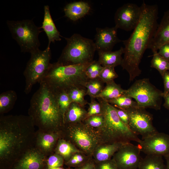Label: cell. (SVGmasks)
Segmentation results:
<instances>
[{
    "label": "cell",
    "instance_id": "obj_29",
    "mask_svg": "<svg viewBox=\"0 0 169 169\" xmlns=\"http://www.w3.org/2000/svg\"><path fill=\"white\" fill-rule=\"evenodd\" d=\"M107 101L113 106L123 110L138 107L136 101L133 100L131 97L125 95Z\"/></svg>",
    "mask_w": 169,
    "mask_h": 169
},
{
    "label": "cell",
    "instance_id": "obj_15",
    "mask_svg": "<svg viewBox=\"0 0 169 169\" xmlns=\"http://www.w3.org/2000/svg\"><path fill=\"white\" fill-rule=\"evenodd\" d=\"M46 157L34 147L23 154L11 169H42L46 161Z\"/></svg>",
    "mask_w": 169,
    "mask_h": 169
},
{
    "label": "cell",
    "instance_id": "obj_6",
    "mask_svg": "<svg viewBox=\"0 0 169 169\" xmlns=\"http://www.w3.org/2000/svg\"><path fill=\"white\" fill-rule=\"evenodd\" d=\"M60 134L61 138L69 141L89 156L92 155L96 147L102 143L98 131L83 122L64 124Z\"/></svg>",
    "mask_w": 169,
    "mask_h": 169
},
{
    "label": "cell",
    "instance_id": "obj_38",
    "mask_svg": "<svg viewBox=\"0 0 169 169\" xmlns=\"http://www.w3.org/2000/svg\"><path fill=\"white\" fill-rule=\"evenodd\" d=\"M94 163L95 169H119L113 158L99 162Z\"/></svg>",
    "mask_w": 169,
    "mask_h": 169
},
{
    "label": "cell",
    "instance_id": "obj_7",
    "mask_svg": "<svg viewBox=\"0 0 169 169\" xmlns=\"http://www.w3.org/2000/svg\"><path fill=\"white\" fill-rule=\"evenodd\" d=\"M67 44L57 62L64 65L85 64L93 61L96 50L95 42L77 33L65 38Z\"/></svg>",
    "mask_w": 169,
    "mask_h": 169
},
{
    "label": "cell",
    "instance_id": "obj_10",
    "mask_svg": "<svg viewBox=\"0 0 169 169\" xmlns=\"http://www.w3.org/2000/svg\"><path fill=\"white\" fill-rule=\"evenodd\" d=\"M163 93L149 79L144 78L136 80L126 90L124 95L134 99L138 107L158 110L161 108Z\"/></svg>",
    "mask_w": 169,
    "mask_h": 169
},
{
    "label": "cell",
    "instance_id": "obj_34",
    "mask_svg": "<svg viewBox=\"0 0 169 169\" xmlns=\"http://www.w3.org/2000/svg\"><path fill=\"white\" fill-rule=\"evenodd\" d=\"M118 77V75L115 71V67H103L99 78L105 83L106 84L114 81V79Z\"/></svg>",
    "mask_w": 169,
    "mask_h": 169
},
{
    "label": "cell",
    "instance_id": "obj_17",
    "mask_svg": "<svg viewBox=\"0 0 169 169\" xmlns=\"http://www.w3.org/2000/svg\"><path fill=\"white\" fill-rule=\"evenodd\" d=\"M61 138L60 132L36 131L34 147L47 157L54 153L59 140Z\"/></svg>",
    "mask_w": 169,
    "mask_h": 169
},
{
    "label": "cell",
    "instance_id": "obj_44",
    "mask_svg": "<svg viewBox=\"0 0 169 169\" xmlns=\"http://www.w3.org/2000/svg\"><path fill=\"white\" fill-rule=\"evenodd\" d=\"M162 96L164 100L163 105L165 108L169 110V92L165 94H163Z\"/></svg>",
    "mask_w": 169,
    "mask_h": 169
},
{
    "label": "cell",
    "instance_id": "obj_45",
    "mask_svg": "<svg viewBox=\"0 0 169 169\" xmlns=\"http://www.w3.org/2000/svg\"><path fill=\"white\" fill-rule=\"evenodd\" d=\"M166 161V169H169V155L164 156Z\"/></svg>",
    "mask_w": 169,
    "mask_h": 169
},
{
    "label": "cell",
    "instance_id": "obj_32",
    "mask_svg": "<svg viewBox=\"0 0 169 169\" xmlns=\"http://www.w3.org/2000/svg\"><path fill=\"white\" fill-rule=\"evenodd\" d=\"M54 90L55 92L58 105L64 119L65 114L72 102L65 91Z\"/></svg>",
    "mask_w": 169,
    "mask_h": 169
},
{
    "label": "cell",
    "instance_id": "obj_26",
    "mask_svg": "<svg viewBox=\"0 0 169 169\" xmlns=\"http://www.w3.org/2000/svg\"><path fill=\"white\" fill-rule=\"evenodd\" d=\"M162 156L147 155L141 158L138 169H166Z\"/></svg>",
    "mask_w": 169,
    "mask_h": 169
},
{
    "label": "cell",
    "instance_id": "obj_23",
    "mask_svg": "<svg viewBox=\"0 0 169 169\" xmlns=\"http://www.w3.org/2000/svg\"><path fill=\"white\" fill-rule=\"evenodd\" d=\"M87 111L84 107L72 102L66 111L64 117V123L83 122L87 118Z\"/></svg>",
    "mask_w": 169,
    "mask_h": 169
},
{
    "label": "cell",
    "instance_id": "obj_41",
    "mask_svg": "<svg viewBox=\"0 0 169 169\" xmlns=\"http://www.w3.org/2000/svg\"><path fill=\"white\" fill-rule=\"evenodd\" d=\"M163 80L164 91L163 94L169 92V72H165L161 76Z\"/></svg>",
    "mask_w": 169,
    "mask_h": 169
},
{
    "label": "cell",
    "instance_id": "obj_9",
    "mask_svg": "<svg viewBox=\"0 0 169 169\" xmlns=\"http://www.w3.org/2000/svg\"><path fill=\"white\" fill-rule=\"evenodd\" d=\"M7 23L22 52L31 53L39 49L40 43L38 37L40 28L36 26L32 20H8Z\"/></svg>",
    "mask_w": 169,
    "mask_h": 169
},
{
    "label": "cell",
    "instance_id": "obj_40",
    "mask_svg": "<svg viewBox=\"0 0 169 169\" xmlns=\"http://www.w3.org/2000/svg\"><path fill=\"white\" fill-rule=\"evenodd\" d=\"M158 54L169 61V43L161 46L158 49Z\"/></svg>",
    "mask_w": 169,
    "mask_h": 169
},
{
    "label": "cell",
    "instance_id": "obj_27",
    "mask_svg": "<svg viewBox=\"0 0 169 169\" xmlns=\"http://www.w3.org/2000/svg\"><path fill=\"white\" fill-rule=\"evenodd\" d=\"M15 91L9 90L2 93L0 95V114L3 115L10 111L13 108L17 100Z\"/></svg>",
    "mask_w": 169,
    "mask_h": 169
},
{
    "label": "cell",
    "instance_id": "obj_8",
    "mask_svg": "<svg viewBox=\"0 0 169 169\" xmlns=\"http://www.w3.org/2000/svg\"><path fill=\"white\" fill-rule=\"evenodd\" d=\"M23 75L25 79L24 92L30 93L34 85L42 81L52 64L50 63L51 53L50 48L44 50L38 49L31 53Z\"/></svg>",
    "mask_w": 169,
    "mask_h": 169
},
{
    "label": "cell",
    "instance_id": "obj_11",
    "mask_svg": "<svg viewBox=\"0 0 169 169\" xmlns=\"http://www.w3.org/2000/svg\"><path fill=\"white\" fill-rule=\"evenodd\" d=\"M146 109L135 107L124 110L128 114V126L135 134L141 135L143 139L158 132L153 124L152 115Z\"/></svg>",
    "mask_w": 169,
    "mask_h": 169
},
{
    "label": "cell",
    "instance_id": "obj_24",
    "mask_svg": "<svg viewBox=\"0 0 169 169\" xmlns=\"http://www.w3.org/2000/svg\"><path fill=\"white\" fill-rule=\"evenodd\" d=\"M54 153L62 156L66 162L75 154L83 153L70 142L60 138L58 141Z\"/></svg>",
    "mask_w": 169,
    "mask_h": 169
},
{
    "label": "cell",
    "instance_id": "obj_31",
    "mask_svg": "<svg viewBox=\"0 0 169 169\" xmlns=\"http://www.w3.org/2000/svg\"><path fill=\"white\" fill-rule=\"evenodd\" d=\"M151 67L157 70L161 76L169 71V61L159 55L158 52L153 53Z\"/></svg>",
    "mask_w": 169,
    "mask_h": 169
},
{
    "label": "cell",
    "instance_id": "obj_19",
    "mask_svg": "<svg viewBox=\"0 0 169 169\" xmlns=\"http://www.w3.org/2000/svg\"><path fill=\"white\" fill-rule=\"evenodd\" d=\"M125 144L120 143L100 144L96 147L92 155L93 161L97 163L111 159L115 153Z\"/></svg>",
    "mask_w": 169,
    "mask_h": 169
},
{
    "label": "cell",
    "instance_id": "obj_22",
    "mask_svg": "<svg viewBox=\"0 0 169 169\" xmlns=\"http://www.w3.org/2000/svg\"><path fill=\"white\" fill-rule=\"evenodd\" d=\"M90 7L84 1L76 2L67 4L64 7L65 16L73 21L84 17L89 11Z\"/></svg>",
    "mask_w": 169,
    "mask_h": 169
},
{
    "label": "cell",
    "instance_id": "obj_30",
    "mask_svg": "<svg viewBox=\"0 0 169 169\" xmlns=\"http://www.w3.org/2000/svg\"><path fill=\"white\" fill-rule=\"evenodd\" d=\"M72 102H76L84 106L88 104L85 100L84 96L86 95V89L85 87H76L66 91Z\"/></svg>",
    "mask_w": 169,
    "mask_h": 169
},
{
    "label": "cell",
    "instance_id": "obj_20",
    "mask_svg": "<svg viewBox=\"0 0 169 169\" xmlns=\"http://www.w3.org/2000/svg\"><path fill=\"white\" fill-rule=\"evenodd\" d=\"M44 15L42 26L46 33L49 40L47 47L50 48L51 42L61 40L59 32L57 30L51 16L49 6L45 5L44 7Z\"/></svg>",
    "mask_w": 169,
    "mask_h": 169
},
{
    "label": "cell",
    "instance_id": "obj_3",
    "mask_svg": "<svg viewBox=\"0 0 169 169\" xmlns=\"http://www.w3.org/2000/svg\"><path fill=\"white\" fill-rule=\"evenodd\" d=\"M28 116L38 130L48 132H60L64 125V118L54 90L47 83L42 81L30 101Z\"/></svg>",
    "mask_w": 169,
    "mask_h": 169
},
{
    "label": "cell",
    "instance_id": "obj_33",
    "mask_svg": "<svg viewBox=\"0 0 169 169\" xmlns=\"http://www.w3.org/2000/svg\"><path fill=\"white\" fill-rule=\"evenodd\" d=\"M103 68L98 60H93L86 70V74L88 79L98 78Z\"/></svg>",
    "mask_w": 169,
    "mask_h": 169
},
{
    "label": "cell",
    "instance_id": "obj_18",
    "mask_svg": "<svg viewBox=\"0 0 169 169\" xmlns=\"http://www.w3.org/2000/svg\"><path fill=\"white\" fill-rule=\"evenodd\" d=\"M169 43V9L165 11L149 46L153 53L163 44Z\"/></svg>",
    "mask_w": 169,
    "mask_h": 169
},
{
    "label": "cell",
    "instance_id": "obj_16",
    "mask_svg": "<svg viewBox=\"0 0 169 169\" xmlns=\"http://www.w3.org/2000/svg\"><path fill=\"white\" fill-rule=\"evenodd\" d=\"M117 28H97L95 42L96 49L99 51H110L115 45L120 42L117 36Z\"/></svg>",
    "mask_w": 169,
    "mask_h": 169
},
{
    "label": "cell",
    "instance_id": "obj_43",
    "mask_svg": "<svg viewBox=\"0 0 169 169\" xmlns=\"http://www.w3.org/2000/svg\"><path fill=\"white\" fill-rule=\"evenodd\" d=\"M80 153H77L73 156L77 160L79 166L82 165L89 160L86 159L84 155H82Z\"/></svg>",
    "mask_w": 169,
    "mask_h": 169
},
{
    "label": "cell",
    "instance_id": "obj_4",
    "mask_svg": "<svg viewBox=\"0 0 169 169\" xmlns=\"http://www.w3.org/2000/svg\"><path fill=\"white\" fill-rule=\"evenodd\" d=\"M97 99L101 105V114L104 118L103 125L96 129L102 143L127 144L132 141L139 143L141 140L121 120L115 107L104 100Z\"/></svg>",
    "mask_w": 169,
    "mask_h": 169
},
{
    "label": "cell",
    "instance_id": "obj_12",
    "mask_svg": "<svg viewBox=\"0 0 169 169\" xmlns=\"http://www.w3.org/2000/svg\"><path fill=\"white\" fill-rule=\"evenodd\" d=\"M141 12V6L130 3L124 4L115 13V26L127 31L134 30L139 22Z\"/></svg>",
    "mask_w": 169,
    "mask_h": 169
},
{
    "label": "cell",
    "instance_id": "obj_28",
    "mask_svg": "<svg viewBox=\"0 0 169 169\" xmlns=\"http://www.w3.org/2000/svg\"><path fill=\"white\" fill-rule=\"evenodd\" d=\"M104 83L99 78L88 79L85 84L86 95L90 98H96L105 88Z\"/></svg>",
    "mask_w": 169,
    "mask_h": 169
},
{
    "label": "cell",
    "instance_id": "obj_2",
    "mask_svg": "<svg viewBox=\"0 0 169 169\" xmlns=\"http://www.w3.org/2000/svg\"><path fill=\"white\" fill-rule=\"evenodd\" d=\"M141 6L139 22L130 37L123 41L124 55L121 66L128 73L130 81L141 74L139 64L158 25L157 5H148L143 1Z\"/></svg>",
    "mask_w": 169,
    "mask_h": 169
},
{
    "label": "cell",
    "instance_id": "obj_35",
    "mask_svg": "<svg viewBox=\"0 0 169 169\" xmlns=\"http://www.w3.org/2000/svg\"><path fill=\"white\" fill-rule=\"evenodd\" d=\"M83 122L93 128L98 129L103 125L104 118L102 114L93 115L87 117Z\"/></svg>",
    "mask_w": 169,
    "mask_h": 169
},
{
    "label": "cell",
    "instance_id": "obj_1",
    "mask_svg": "<svg viewBox=\"0 0 169 169\" xmlns=\"http://www.w3.org/2000/svg\"><path fill=\"white\" fill-rule=\"evenodd\" d=\"M28 115L0 117V161L2 167L11 169L25 152L34 147L36 131Z\"/></svg>",
    "mask_w": 169,
    "mask_h": 169
},
{
    "label": "cell",
    "instance_id": "obj_37",
    "mask_svg": "<svg viewBox=\"0 0 169 169\" xmlns=\"http://www.w3.org/2000/svg\"><path fill=\"white\" fill-rule=\"evenodd\" d=\"M91 101L88 103L89 108L87 111V117L101 114V107L99 102H97L95 98H90Z\"/></svg>",
    "mask_w": 169,
    "mask_h": 169
},
{
    "label": "cell",
    "instance_id": "obj_46",
    "mask_svg": "<svg viewBox=\"0 0 169 169\" xmlns=\"http://www.w3.org/2000/svg\"><path fill=\"white\" fill-rule=\"evenodd\" d=\"M48 169H65L62 167H54V168H52Z\"/></svg>",
    "mask_w": 169,
    "mask_h": 169
},
{
    "label": "cell",
    "instance_id": "obj_13",
    "mask_svg": "<svg viewBox=\"0 0 169 169\" xmlns=\"http://www.w3.org/2000/svg\"><path fill=\"white\" fill-rule=\"evenodd\" d=\"M141 151L147 155L164 157L169 155V135L158 132L141 140L138 146Z\"/></svg>",
    "mask_w": 169,
    "mask_h": 169
},
{
    "label": "cell",
    "instance_id": "obj_21",
    "mask_svg": "<svg viewBox=\"0 0 169 169\" xmlns=\"http://www.w3.org/2000/svg\"><path fill=\"white\" fill-rule=\"evenodd\" d=\"M99 55L98 61L103 67H115L121 65L123 58L122 55L124 54V48L121 47L118 50L112 51H98Z\"/></svg>",
    "mask_w": 169,
    "mask_h": 169
},
{
    "label": "cell",
    "instance_id": "obj_36",
    "mask_svg": "<svg viewBox=\"0 0 169 169\" xmlns=\"http://www.w3.org/2000/svg\"><path fill=\"white\" fill-rule=\"evenodd\" d=\"M64 161V159L62 156L54 153L49 156L47 159L48 169L54 167H62Z\"/></svg>",
    "mask_w": 169,
    "mask_h": 169
},
{
    "label": "cell",
    "instance_id": "obj_14",
    "mask_svg": "<svg viewBox=\"0 0 169 169\" xmlns=\"http://www.w3.org/2000/svg\"><path fill=\"white\" fill-rule=\"evenodd\" d=\"M138 146L131 143L123 146L113 156L119 169H138L141 158Z\"/></svg>",
    "mask_w": 169,
    "mask_h": 169
},
{
    "label": "cell",
    "instance_id": "obj_42",
    "mask_svg": "<svg viewBox=\"0 0 169 169\" xmlns=\"http://www.w3.org/2000/svg\"><path fill=\"white\" fill-rule=\"evenodd\" d=\"M75 169H95L94 162L89 159L82 165L76 167Z\"/></svg>",
    "mask_w": 169,
    "mask_h": 169
},
{
    "label": "cell",
    "instance_id": "obj_5",
    "mask_svg": "<svg viewBox=\"0 0 169 169\" xmlns=\"http://www.w3.org/2000/svg\"><path fill=\"white\" fill-rule=\"evenodd\" d=\"M92 62L68 65H62L57 62L52 64L42 81L47 83L55 90L67 91L74 88L85 87L88 79L85 71Z\"/></svg>",
    "mask_w": 169,
    "mask_h": 169
},
{
    "label": "cell",
    "instance_id": "obj_39",
    "mask_svg": "<svg viewBox=\"0 0 169 169\" xmlns=\"http://www.w3.org/2000/svg\"><path fill=\"white\" fill-rule=\"evenodd\" d=\"M114 107L121 120L128 126L129 121V117L127 113L124 110Z\"/></svg>",
    "mask_w": 169,
    "mask_h": 169
},
{
    "label": "cell",
    "instance_id": "obj_25",
    "mask_svg": "<svg viewBox=\"0 0 169 169\" xmlns=\"http://www.w3.org/2000/svg\"><path fill=\"white\" fill-rule=\"evenodd\" d=\"M125 90L113 81L106 83L102 91L96 98H100L107 101L124 95Z\"/></svg>",
    "mask_w": 169,
    "mask_h": 169
}]
</instances>
